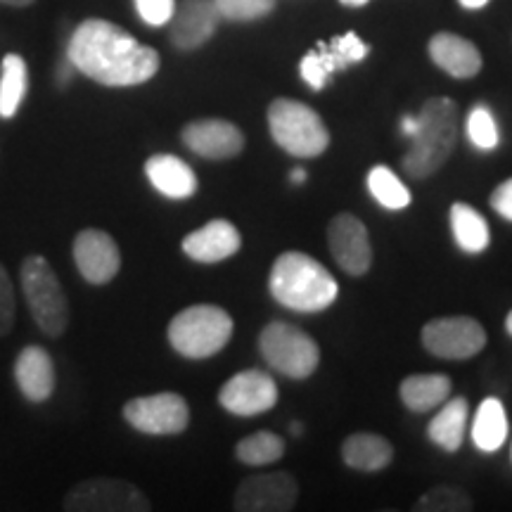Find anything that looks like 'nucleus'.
Wrapping results in <instances>:
<instances>
[{
  "label": "nucleus",
  "instance_id": "nucleus-4",
  "mask_svg": "<svg viewBox=\"0 0 512 512\" xmlns=\"http://www.w3.org/2000/svg\"><path fill=\"white\" fill-rule=\"evenodd\" d=\"M19 280L36 328L50 339H60L69 325V299L55 268L43 254H29L19 268Z\"/></svg>",
  "mask_w": 512,
  "mask_h": 512
},
{
  "label": "nucleus",
  "instance_id": "nucleus-1",
  "mask_svg": "<svg viewBox=\"0 0 512 512\" xmlns=\"http://www.w3.org/2000/svg\"><path fill=\"white\" fill-rule=\"evenodd\" d=\"M67 60L76 72L107 88H131L157 76L162 57L140 43L119 24L107 19H86L74 29Z\"/></svg>",
  "mask_w": 512,
  "mask_h": 512
},
{
  "label": "nucleus",
  "instance_id": "nucleus-20",
  "mask_svg": "<svg viewBox=\"0 0 512 512\" xmlns=\"http://www.w3.org/2000/svg\"><path fill=\"white\" fill-rule=\"evenodd\" d=\"M430 57L439 69H444L453 79H472L482 72V53L472 41L451 34V31H441L432 36L430 41Z\"/></svg>",
  "mask_w": 512,
  "mask_h": 512
},
{
  "label": "nucleus",
  "instance_id": "nucleus-13",
  "mask_svg": "<svg viewBox=\"0 0 512 512\" xmlns=\"http://www.w3.org/2000/svg\"><path fill=\"white\" fill-rule=\"evenodd\" d=\"M74 264L81 278L91 285H107L117 278L121 268V252L110 233L98 228L81 230L72 245Z\"/></svg>",
  "mask_w": 512,
  "mask_h": 512
},
{
  "label": "nucleus",
  "instance_id": "nucleus-21",
  "mask_svg": "<svg viewBox=\"0 0 512 512\" xmlns=\"http://www.w3.org/2000/svg\"><path fill=\"white\" fill-rule=\"evenodd\" d=\"M145 176L169 200H188L197 192L195 171L176 155H152L145 162Z\"/></svg>",
  "mask_w": 512,
  "mask_h": 512
},
{
  "label": "nucleus",
  "instance_id": "nucleus-23",
  "mask_svg": "<svg viewBox=\"0 0 512 512\" xmlns=\"http://www.w3.org/2000/svg\"><path fill=\"white\" fill-rule=\"evenodd\" d=\"M467 413H470V406L465 399H460V396L458 399H446L441 403L439 413L427 425V437L448 453L458 451L465 437Z\"/></svg>",
  "mask_w": 512,
  "mask_h": 512
},
{
  "label": "nucleus",
  "instance_id": "nucleus-18",
  "mask_svg": "<svg viewBox=\"0 0 512 512\" xmlns=\"http://www.w3.org/2000/svg\"><path fill=\"white\" fill-rule=\"evenodd\" d=\"M183 252L200 264H219L240 252V230L226 219H214L200 230H192L183 238Z\"/></svg>",
  "mask_w": 512,
  "mask_h": 512
},
{
  "label": "nucleus",
  "instance_id": "nucleus-24",
  "mask_svg": "<svg viewBox=\"0 0 512 512\" xmlns=\"http://www.w3.org/2000/svg\"><path fill=\"white\" fill-rule=\"evenodd\" d=\"M453 384L446 375H411L401 382V401L413 413H427L439 408L451 396Z\"/></svg>",
  "mask_w": 512,
  "mask_h": 512
},
{
  "label": "nucleus",
  "instance_id": "nucleus-30",
  "mask_svg": "<svg viewBox=\"0 0 512 512\" xmlns=\"http://www.w3.org/2000/svg\"><path fill=\"white\" fill-rule=\"evenodd\" d=\"M413 510H418V512H470L472 498L467 496L460 486L439 484V486H432L427 494H422Z\"/></svg>",
  "mask_w": 512,
  "mask_h": 512
},
{
  "label": "nucleus",
  "instance_id": "nucleus-14",
  "mask_svg": "<svg viewBox=\"0 0 512 512\" xmlns=\"http://www.w3.org/2000/svg\"><path fill=\"white\" fill-rule=\"evenodd\" d=\"M299 496L297 479L287 472H264L240 484L233 508L238 512H287Z\"/></svg>",
  "mask_w": 512,
  "mask_h": 512
},
{
  "label": "nucleus",
  "instance_id": "nucleus-26",
  "mask_svg": "<svg viewBox=\"0 0 512 512\" xmlns=\"http://www.w3.org/2000/svg\"><path fill=\"white\" fill-rule=\"evenodd\" d=\"M451 228L458 247L467 254H482L491 242L489 223L475 207L456 202L451 207Z\"/></svg>",
  "mask_w": 512,
  "mask_h": 512
},
{
  "label": "nucleus",
  "instance_id": "nucleus-15",
  "mask_svg": "<svg viewBox=\"0 0 512 512\" xmlns=\"http://www.w3.org/2000/svg\"><path fill=\"white\" fill-rule=\"evenodd\" d=\"M219 24L214 0H181L169 19V41L181 53H192L214 38Z\"/></svg>",
  "mask_w": 512,
  "mask_h": 512
},
{
  "label": "nucleus",
  "instance_id": "nucleus-19",
  "mask_svg": "<svg viewBox=\"0 0 512 512\" xmlns=\"http://www.w3.org/2000/svg\"><path fill=\"white\" fill-rule=\"evenodd\" d=\"M15 382L31 403H46L55 392L53 356L38 344H29L15 358Z\"/></svg>",
  "mask_w": 512,
  "mask_h": 512
},
{
  "label": "nucleus",
  "instance_id": "nucleus-22",
  "mask_svg": "<svg viewBox=\"0 0 512 512\" xmlns=\"http://www.w3.org/2000/svg\"><path fill=\"white\" fill-rule=\"evenodd\" d=\"M394 448L380 434L358 432L342 444V460L361 472H380L392 463Z\"/></svg>",
  "mask_w": 512,
  "mask_h": 512
},
{
  "label": "nucleus",
  "instance_id": "nucleus-6",
  "mask_svg": "<svg viewBox=\"0 0 512 512\" xmlns=\"http://www.w3.org/2000/svg\"><path fill=\"white\" fill-rule=\"evenodd\" d=\"M268 128L275 143L299 159L323 155L330 145V131L320 114L299 100H273L268 107Z\"/></svg>",
  "mask_w": 512,
  "mask_h": 512
},
{
  "label": "nucleus",
  "instance_id": "nucleus-3",
  "mask_svg": "<svg viewBox=\"0 0 512 512\" xmlns=\"http://www.w3.org/2000/svg\"><path fill=\"white\" fill-rule=\"evenodd\" d=\"M411 150L403 157V171L411 178L437 174L458 143V107L451 98H430L422 105Z\"/></svg>",
  "mask_w": 512,
  "mask_h": 512
},
{
  "label": "nucleus",
  "instance_id": "nucleus-38",
  "mask_svg": "<svg viewBox=\"0 0 512 512\" xmlns=\"http://www.w3.org/2000/svg\"><path fill=\"white\" fill-rule=\"evenodd\" d=\"M415 126H418V121H415V117H406V119L401 121V131L408 133V136H413Z\"/></svg>",
  "mask_w": 512,
  "mask_h": 512
},
{
  "label": "nucleus",
  "instance_id": "nucleus-8",
  "mask_svg": "<svg viewBox=\"0 0 512 512\" xmlns=\"http://www.w3.org/2000/svg\"><path fill=\"white\" fill-rule=\"evenodd\" d=\"M64 512H147L152 503L136 484L117 477L83 479L62 501Z\"/></svg>",
  "mask_w": 512,
  "mask_h": 512
},
{
  "label": "nucleus",
  "instance_id": "nucleus-16",
  "mask_svg": "<svg viewBox=\"0 0 512 512\" xmlns=\"http://www.w3.org/2000/svg\"><path fill=\"white\" fill-rule=\"evenodd\" d=\"M183 145L197 157L221 162V159H233L245 150V136L233 121L226 119H197L183 126L181 131Z\"/></svg>",
  "mask_w": 512,
  "mask_h": 512
},
{
  "label": "nucleus",
  "instance_id": "nucleus-12",
  "mask_svg": "<svg viewBox=\"0 0 512 512\" xmlns=\"http://www.w3.org/2000/svg\"><path fill=\"white\" fill-rule=\"evenodd\" d=\"M219 403L228 413L240 418L261 415L278 403V384L264 370H242L223 384L219 392Z\"/></svg>",
  "mask_w": 512,
  "mask_h": 512
},
{
  "label": "nucleus",
  "instance_id": "nucleus-33",
  "mask_svg": "<svg viewBox=\"0 0 512 512\" xmlns=\"http://www.w3.org/2000/svg\"><path fill=\"white\" fill-rule=\"evenodd\" d=\"M15 313H17L15 287H12L8 268L0 264V337L10 335L12 328H15Z\"/></svg>",
  "mask_w": 512,
  "mask_h": 512
},
{
  "label": "nucleus",
  "instance_id": "nucleus-36",
  "mask_svg": "<svg viewBox=\"0 0 512 512\" xmlns=\"http://www.w3.org/2000/svg\"><path fill=\"white\" fill-rule=\"evenodd\" d=\"M465 10H482L489 0H458Z\"/></svg>",
  "mask_w": 512,
  "mask_h": 512
},
{
  "label": "nucleus",
  "instance_id": "nucleus-39",
  "mask_svg": "<svg viewBox=\"0 0 512 512\" xmlns=\"http://www.w3.org/2000/svg\"><path fill=\"white\" fill-rule=\"evenodd\" d=\"M290 178H292V183H297V185L304 183L306 181V171L304 169H294Z\"/></svg>",
  "mask_w": 512,
  "mask_h": 512
},
{
  "label": "nucleus",
  "instance_id": "nucleus-40",
  "mask_svg": "<svg viewBox=\"0 0 512 512\" xmlns=\"http://www.w3.org/2000/svg\"><path fill=\"white\" fill-rule=\"evenodd\" d=\"M290 432L294 434V437H302V432H304V425H302V422H292V425H290Z\"/></svg>",
  "mask_w": 512,
  "mask_h": 512
},
{
  "label": "nucleus",
  "instance_id": "nucleus-27",
  "mask_svg": "<svg viewBox=\"0 0 512 512\" xmlns=\"http://www.w3.org/2000/svg\"><path fill=\"white\" fill-rule=\"evenodd\" d=\"M29 91V67L27 60L17 53L3 57V72H0V117L12 119L22 107Z\"/></svg>",
  "mask_w": 512,
  "mask_h": 512
},
{
  "label": "nucleus",
  "instance_id": "nucleus-37",
  "mask_svg": "<svg viewBox=\"0 0 512 512\" xmlns=\"http://www.w3.org/2000/svg\"><path fill=\"white\" fill-rule=\"evenodd\" d=\"M36 0H0V5H8V8H29Z\"/></svg>",
  "mask_w": 512,
  "mask_h": 512
},
{
  "label": "nucleus",
  "instance_id": "nucleus-17",
  "mask_svg": "<svg viewBox=\"0 0 512 512\" xmlns=\"http://www.w3.org/2000/svg\"><path fill=\"white\" fill-rule=\"evenodd\" d=\"M328 245L337 266L349 275H366L373 264L368 228L354 214H337L328 226Z\"/></svg>",
  "mask_w": 512,
  "mask_h": 512
},
{
  "label": "nucleus",
  "instance_id": "nucleus-35",
  "mask_svg": "<svg viewBox=\"0 0 512 512\" xmlns=\"http://www.w3.org/2000/svg\"><path fill=\"white\" fill-rule=\"evenodd\" d=\"M491 209H494L496 214H501L503 219L512 221V178L503 181L494 192H491Z\"/></svg>",
  "mask_w": 512,
  "mask_h": 512
},
{
  "label": "nucleus",
  "instance_id": "nucleus-34",
  "mask_svg": "<svg viewBox=\"0 0 512 512\" xmlns=\"http://www.w3.org/2000/svg\"><path fill=\"white\" fill-rule=\"evenodd\" d=\"M133 3L147 27H166L176 10V0H133Z\"/></svg>",
  "mask_w": 512,
  "mask_h": 512
},
{
  "label": "nucleus",
  "instance_id": "nucleus-31",
  "mask_svg": "<svg viewBox=\"0 0 512 512\" xmlns=\"http://www.w3.org/2000/svg\"><path fill=\"white\" fill-rule=\"evenodd\" d=\"M467 136H470L472 145L479 147V150H496L498 140H501V133H498L494 114L482 102H477L472 107L470 114H467Z\"/></svg>",
  "mask_w": 512,
  "mask_h": 512
},
{
  "label": "nucleus",
  "instance_id": "nucleus-9",
  "mask_svg": "<svg viewBox=\"0 0 512 512\" xmlns=\"http://www.w3.org/2000/svg\"><path fill=\"white\" fill-rule=\"evenodd\" d=\"M121 413H124V420L133 430L143 434H155V437L181 434L190 425L188 401L174 392L138 396V399L126 401Z\"/></svg>",
  "mask_w": 512,
  "mask_h": 512
},
{
  "label": "nucleus",
  "instance_id": "nucleus-41",
  "mask_svg": "<svg viewBox=\"0 0 512 512\" xmlns=\"http://www.w3.org/2000/svg\"><path fill=\"white\" fill-rule=\"evenodd\" d=\"M344 5H351V8H361V5H366L368 0H342Z\"/></svg>",
  "mask_w": 512,
  "mask_h": 512
},
{
  "label": "nucleus",
  "instance_id": "nucleus-10",
  "mask_svg": "<svg viewBox=\"0 0 512 512\" xmlns=\"http://www.w3.org/2000/svg\"><path fill=\"white\" fill-rule=\"evenodd\" d=\"M422 344L437 358L465 361L486 347V330L470 316L434 318L422 328Z\"/></svg>",
  "mask_w": 512,
  "mask_h": 512
},
{
  "label": "nucleus",
  "instance_id": "nucleus-5",
  "mask_svg": "<svg viewBox=\"0 0 512 512\" xmlns=\"http://www.w3.org/2000/svg\"><path fill=\"white\" fill-rule=\"evenodd\" d=\"M233 328V318L221 306L197 304L176 313L166 335H169V344L178 354L202 361V358L216 356L226 347L233 337Z\"/></svg>",
  "mask_w": 512,
  "mask_h": 512
},
{
  "label": "nucleus",
  "instance_id": "nucleus-7",
  "mask_svg": "<svg viewBox=\"0 0 512 512\" xmlns=\"http://www.w3.org/2000/svg\"><path fill=\"white\" fill-rule=\"evenodd\" d=\"M259 351L268 366L292 380H304L313 375L320 363L316 339L306 335L297 325L283 323V320H273L261 330Z\"/></svg>",
  "mask_w": 512,
  "mask_h": 512
},
{
  "label": "nucleus",
  "instance_id": "nucleus-29",
  "mask_svg": "<svg viewBox=\"0 0 512 512\" xmlns=\"http://www.w3.org/2000/svg\"><path fill=\"white\" fill-rule=\"evenodd\" d=\"M285 441L273 432H256L249 434L235 446V456L245 465H271L283 458Z\"/></svg>",
  "mask_w": 512,
  "mask_h": 512
},
{
  "label": "nucleus",
  "instance_id": "nucleus-2",
  "mask_svg": "<svg viewBox=\"0 0 512 512\" xmlns=\"http://www.w3.org/2000/svg\"><path fill=\"white\" fill-rule=\"evenodd\" d=\"M268 290L285 309L318 313L335 302L337 280L328 268L304 252H285L275 259L268 278Z\"/></svg>",
  "mask_w": 512,
  "mask_h": 512
},
{
  "label": "nucleus",
  "instance_id": "nucleus-25",
  "mask_svg": "<svg viewBox=\"0 0 512 512\" xmlns=\"http://www.w3.org/2000/svg\"><path fill=\"white\" fill-rule=\"evenodd\" d=\"M505 439H508V415L503 403L489 396L482 401L472 422V441L479 451L494 453L505 444Z\"/></svg>",
  "mask_w": 512,
  "mask_h": 512
},
{
  "label": "nucleus",
  "instance_id": "nucleus-32",
  "mask_svg": "<svg viewBox=\"0 0 512 512\" xmlns=\"http://www.w3.org/2000/svg\"><path fill=\"white\" fill-rule=\"evenodd\" d=\"M214 5L228 22H254L275 10V0H214Z\"/></svg>",
  "mask_w": 512,
  "mask_h": 512
},
{
  "label": "nucleus",
  "instance_id": "nucleus-42",
  "mask_svg": "<svg viewBox=\"0 0 512 512\" xmlns=\"http://www.w3.org/2000/svg\"><path fill=\"white\" fill-rule=\"evenodd\" d=\"M505 330H508V335L512 337V311L508 313V318H505Z\"/></svg>",
  "mask_w": 512,
  "mask_h": 512
},
{
  "label": "nucleus",
  "instance_id": "nucleus-11",
  "mask_svg": "<svg viewBox=\"0 0 512 512\" xmlns=\"http://www.w3.org/2000/svg\"><path fill=\"white\" fill-rule=\"evenodd\" d=\"M368 53V43L361 41L354 31H347V34L332 38L330 43H318L316 50L306 53L299 62V72L313 91H323L332 81V76L351 67V64L366 60Z\"/></svg>",
  "mask_w": 512,
  "mask_h": 512
},
{
  "label": "nucleus",
  "instance_id": "nucleus-28",
  "mask_svg": "<svg viewBox=\"0 0 512 512\" xmlns=\"http://www.w3.org/2000/svg\"><path fill=\"white\" fill-rule=\"evenodd\" d=\"M368 190L384 209H406L411 204V190L401 183V178L387 166H373L368 174Z\"/></svg>",
  "mask_w": 512,
  "mask_h": 512
}]
</instances>
